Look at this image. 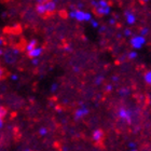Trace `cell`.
I'll return each mask as SVG.
<instances>
[{
    "mask_svg": "<svg viewBox=\"0 0 151 151\" xmlns=\"http://www.w3.org/2000/svg\"><path fill=\"white\" fill-rule=\"evenodd\" d=\"M144 43H145V38L142 37V36L134 37L132 40H131V44H132L135 49H139V47H142Z\"/></svg>",
    "mask_w": 151,
    "mask_h": 151,
    "instance_id": "6",
    "label": "cell"
},
{
    "mask_svg": "<svg viewBox=\"0 0 151 151\" xmlns=\"http://www.w3.org/2000/svg\"><path fill=\"white\" fill-rule=\"evenodd\" d=\"M93 6H94L95 13L99 16L106 15L108 13L110 12V6H109V3L106 1V0H99L97 2L93 1L92 2Z\"/></svg>",
    "mask_w": 151,
    "mask_h": 151,
    "instance_id": "2",
    "label": "cell"
},
{
    "mask_svg": "<svg viewBox=\"0 0 151 151\" xmlns=\"http://www.w3.org/2000/svg\"><path fill=\"white\" fill-rule=\"evenodd\" d=\"M24 151H32V150H29V149H25Z\"/></svg>",
    "mask_w": 151,
    "mask_h": 151,
    "instance_id": "25",
    "label": "cell"
},
{
    "mask_svg": "<svg viewBox=\"0 0 151 151\" xmlns=\"http://www.w3.org/2000/svg\"><path fill=\"white\" fill-rule=\"evenodd\" d=\"M57 90V84L56 83H53V84L51 85V92H55Z\"/></svg>",
    "mask_w": 151,
    "mask_h": 151,
    "instance_id": "14",
    "label": "cell"
},
{
    "mask_svg": "<svg viewBox=\"0 0 151 151\" xmlns=\"http://www.w3.org/2000/svg\"><path fill=\"white\" fill-rule=\"evenodd\" d=\"M56 10V1L55 0H45L43 3H38L36 6V12L39 15L52 14Z\"/></svg>",
    "mask_w": 151,
    "mask_h": 151,
    "instance_id": "1",
    "label": "cell"
},
{
    "mask_svg": "<svg viewBox=\"0 0 151 151\" xmlns=\"http://www.w3.org/2000/svg\"><path fill=\"white\" fill-rule=\"evenodd\" d=\"M8 114V110H6V108L2 107V106H0V118H4V116Z\"/></svg>",
    "mask_w": 151,
    "mask_h": 151,
    "instance_id": "10",
    "label": "cell"
},
{
    "mask_svg": "<svg viewBox=\"0 0 151 151\" xmlns=\"http://www.w3.org/2000/svg\"><path fill=\"white\" fill-rule=\"evenodd\" d=\"M69 16L71 19H77L78 22H88L92 19V15L88 12H84L82 10H73L69 13Z\"/></svg>",
    "mask_w": 151,
    "mask_h": 151,
    "instance_id": "3",
    "label": "cell"
},
{
    "mask_svg": "<svg viewBox=\"0 0 151 151\" xmlns=\"http://www.w3.org/2000/svg\"><path fill=\"white\" fill-rule=\"evenodd\" d=\"M3 126V119L2 118H0V129Z\"/></svg>",
    "mask_w": 151,
    "mask_h": 151,
    "instance_id": "21",
    "label": "cell"
},
{
    "mask_svg": "<svg viewBox=\"0 0 151 151\" xmlns=\"http://www.w3.org/2000/svg\"><path fill=\"white\" fill-rule=\"evenodd\" d=\"M3 75H4V71H3V69H2V68H1V67H0V79L2 78Z\"/></svg>",
    "mask_w": 151,
    "mask_h": 151,
    "instance_id": "18",
    "label": "cell"
},
{
    "mask_svg": "<svg viewBox=\"0 0 151 151\" xmlns=\"http://www.w3.org/2000/svg\"><path fill=\"white\" fill-rule=\"evenodd\" d=\"M88 113V108H85V107H81V108H79V109H77L75 112V118L77 120H80L82 119V118H84L86 114Z\"/></svg>",
    "mask_w": 151,
    "mask_h": 151,
    "instance_id": "7",
    "label": "cell"
},
{
    "mask_svg": "<svg viewBox=\"0 0 151 151\" xmlns=\"http://www.w3.org/2000/svg\"><path fill=\"white\" fill-rule=\"evenodd\" d=\"M38 47V45H37V40H35V39H34V40H30L28 43L26 44L25 49H26V51H27V53H28V52L32 51L35 47Z\"/></svg>",
    "mask_w": 151,
    "mask_h": 151,
    "instance_id": "9",
    "label": "cell"
},
{
    "mask_svg": "<svg viewBox=\"0 0 151 151\" xmlns=\"http://www.w3.org/2000/svg\"><path fill=\"white\" fill-rule=\"evenodd\" d=\"M11 80H12V81H17V80H19V76L17 75H11Z\"/></svg>",
    "mask_w": 151,
    "mask_h": 151,
    "instance_id": "16",
    "label": "cell"
},
{
    "mask_svg": "<svg viewBox=\"0 0 151 151\" xmlns=\"http://www.w3.org/2000/svg\"><path fill=\"white\" fill-rule=\"evenodd\" d=\"M3 43H4V41H3V39L1 37H0V47H2Z\"/></svg>",
    "mask_w": 151,
    "mask_h": 151,
    "instance_id": "20",
    "label": "cell"
},
{
    "mask_svg": "<svg viewBox=\"0 0 151 151\" xmlns=\"http://www.w3.org/2000/svg\"><path fill=\"white\" fill-rule=\"evenodd\" d=\"M90 22H91L92 26H94V27H97V26H98V23L96 22V21H94V19H91Z\"/></svg>",
    "mask_w": 151,
    "mask_h": 151,
    "instance_id": "17",
    "label": "cell"
},
{
    "mask_svg": "<svg viewBox=\"0 0 151 151\" xmlns=\"http://www.w3.org/2000/svg\"><path fill=\"white\" fill-rule=\"evenodd\" d=\"M3 52H4V51H3V49H2V47H0V56H2V55H3Z\"/></svg>",
    "mask_w": 151,
    "mask_h": 151,
    "instance_id": "22",
    "label": "cell"
},
{
    "mask_svg": "<svg viewBox=\"0 0 151 151\" xmlns=\"http://www.w3.org/2000/svg\"><path fill=\"white\" fill-rule=\"evenodd\" d=\"M42 52H43V49H42L41 47H37L32 51L28 52V56L30 57V58H39V57L41 56Z\"/></svg>",
    "mask_w": 151,
    "mask_h": 151,
    "instance_id": "8",
    "label": "cell"
},
{
    "mask_svg": "<svg viewBox=\"0 0 151 151\" xmlns=\"http://www.w3.org/2000/svg\"><path fill=\"white\" fill-rule=\"evenodd\" d=\"M36 1H37V4H38V3H43L45 0H36Z\"/></svg>",
    "mask_w": 151,
    "mask_h": 151,
    "instance_id": "23",
    "label": "cell"
},
{
    "mask_svg": "<svg viewBox=\"0 0 151 151\" xmlns=\"http://www.w3.org/2000/svg\"><path fill=\"white\" fill-rule=\"evenodd\" d=\"M32 64L34 65V66H37L38 64H39V60H38V58H32Z\"/></svg>",
    "mask_w": 151,
    "mask_h": 151,
    "instance_id": "15",
    "label": "cell"
},
{
    "mask_svg": "<svg viewBox=\"0 0 151 151\" xmlns=\"http://www.w3.org/2000/svg\"><path fill=\"white\" fill-rule=\"evenodd\" d=\"M19 55V49H9L3 52V58L6 64H14L17 60V57Z\"/></svg>",
    "mask_w": 151,
    "mask_h": 151,
    "instance_id": "4",
    "label": "cell"
},
{
    "mask_svg": "<svg viewBox=\"0 0 151 151\" xmlns=\"http://www.w3.org/2000/svg\"><path fill=\"white\" fill-rule=\"evenodd\" d=\"M126 19H127V23H129V24H133V23L135 22V16L133 15V14H131V13H129V14H127V16H126Z\"/></svg>",
    "mask_w": 151,
    "mask_h": 151,
    "instance_id": "11",
    "label": "cell"
},
{
    "mask_svg": "<svg viewBox=\"0 0 151 151\" xmlns=\"http://www.w3.org/2000/svg\"><path fill=\"white\" fill-rule=\"evenodd\" d=\"M47 134V129L45 127H40L39 129V135L41 136H45Z\"/></svg>",
    "mask_w": 151,
    "mask_h": 151,
    "instance_id": "13",
    "label": "cell"
},
{
    "mask_svg": "<svg viewBox=\"0 0 151 151\" xmlns=\"http://www.w3.org/2000/svg\"><path fill=\"white\" fill-rule=\"evenodd\" d=\"M147 1H149V0H140V2H142V3L147 2Z\"/></svg>",
    "mask_w": 151,
    "mask_h": 151,
    "instance_id": "24",
    "label": "cell"
},
{
    "mask_svg": "<svg viewBox=\"0 0 151 151\" xmlns=\"http://www.w3.org/2000/svg\"><path fill=\"white\" fill-rule=\"evenodd\" d=\"M104 138H105V133L103 129H95L94 132H93V134H92L93 142H94L95 144H97V145L101 144L103 140H104Z\"/></svg>",
    "mask_w": 151,
    "mask_h": 151,
    "instance_id": "5",
    "label": "cell"
},
{
    "mask_svg": "<svg viewBox=\"0 0 151 151\" xmlns=\"http://www.w3.org/2000/svg\"><path fill=\"white\" fill-rule=\"evenodd\" d=\"M136 55H137V54H136L135 52H133V53L129 54V57H131V58H134V57H136Z\"/></svg>",
    "mask_w": 151,
    "mask_h": 151,
    "instance_id": "19",
    "label": "cell"
},
{
    "mask_svg": "<svg viewBox=\"0 0 151 151\" xmlns=\"http://www.w3.org/2000/svg\"><path fill=\"white\" fill-rule=\"evenodd\" d=\"M145 80L148 84H151V71H148V73L145 75Z\"/></svg>",
    "mask_w": 151,
    "mask_h": 151,
    "instance_id": "12",
    "label": "cell"
}]
</instances>
